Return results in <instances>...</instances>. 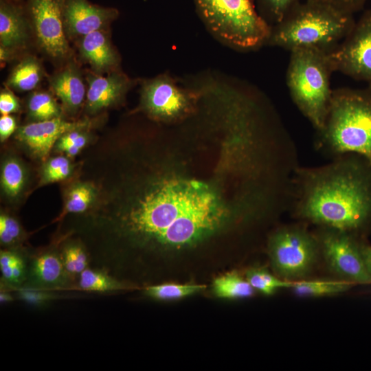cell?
Wrapping results in <instances>:
<instances>
[{"label": "cell", "mask_w": 371, "mask_h": 371, "mask_svg": "<svg viewBox=\"0 0 371 371\" xmlns=\"http://www.w3.org/2000/svg\"><path fill=\"white\" fill-rule=\"evenodd\" d=\"M199 98V91L182 87L165 74L144 81L141 89L142 108L152 117L165 122L189 115Z\"/></svg>", "instance_id": "ba28073f"}, {"label": "cell", "mask_w": 371, "mask_h": 371, "mask_svg": "<svg viewBox=\"0 0 371 371\" xmlns=\"http://www.w3.org/2000/svg\"><path fill=\"white\" fill-rule=\"evenodd\" d=\"M42 78L39 63L27 57L17 65L7 80V86L20 91H27L37 87Z\"/></svg>", "instance_id": "44dd1931"}, {"label": "cell", "mask_w": 371, "mask_h": 371, "mask_svg": "<svg viewBox=\"0 0 371 371\" xmlns=\"http://www.w3.org/2000/svg\"><path fill=\"white\" fill-rule=\"evenodd\" d=\"M205 284L165 283L146 285L144 294L158 300H171L184 298L202 291Z\"/></svg>", "instance_id": "cb8c5ba5"}, {"label": "cell", "mask_w": 371, "mask_h": 371, "mask_svg": "<svg viewBox=\"0 0 371 371\" xmlns=\"http://www.w3.org/2000/svg\"><path fill=\"white\" fill-rule=\"evenodd\" d=\"M51 87L68 109H77L84 100L85 87L74 67H68L55 76L51 80Z\"/></svg>", "instance_id": "e0dca14e"}, {"label": "cell", "mask_w": 371, "mask_h": 371, "mask_svg": "<svg viewBox=\"0 0 371 371\" xmlns=\"http://www.w3.org/2000/svg\"><path fill=\"white\" fill-rule=\"evenodd\" d=\"M93 198V191L87 185L74 187L69 193L65 210L67 212L82 213L87 210Z\"/></svg>", "instance_id": "f546056e"}, {"label": "cell", "mask_w": 371, "mask_h": 371, "mask_svg": "<svg viewBox=\"0 0 371 371\" xmlns=\"http://www.w3.org/2000/svg\"><path fill=\"white\" fill-rule=\"evenodd\" d=\"M290 210L303 222L357 236L371 224V163L349 153L323 166H300Z\"/></svg>", "instance_id": "7a4b0ae2"}, {"label": "cell", "mask_w": 371, "mask_h": 371, "mask_svg": "<svg viewBox=\"0 0 371 371\" xmlns=\"http://www.w3.org/2000/svg\"><path fill=\"white\" fill-rule=\"evenodd\" d=\"M212 291L219 298L243 299L253 296L256 291L246 278L233 271L216 278Z\"/></svg>", "instance_id": "ffe728a7"}, {"label": "cell", "mask_w": 371, "mask_h": 371, "mask_svg": "<svg viewBox=\"0 0 371 371\" xmlns=\"http://www.w3.org/2000/svg\"><path fill=\"white\" fill-rule=\"evenodd\" d=\"M290 52L286 80L291 98L319 131L324 125L333 93L330 76L334 71L329 52L300 48Z\"/></svg>", "instance_id": "5b68a950"}, {"label": "cell", "mask_w": 371, "mask_h": 371, "mask_svg": "<svg viewBox=\"0 0 371 371\" xmlns=\"http://www.w3.org/2000/svg\"><path fill=\"white\" fill-rule=\"evenodd\" d=\"M87 92V106L90 111H98L118 102L131 86L124 74L113 73L106 77L89 76Z\"/></svg>", "instance_id": "9a60e30c"}, {"label": "cell", "mask_w": 371, "mask_h": 371, "mask_svg": "<svg viewBox=\"0 0 371 371\" xmlns=\"http://www.w3.org/2000/svg\"><path fill=\"white\" fill-rule=\"evenodd\" d=\"M16 291L19 300L35 306L45 304L57 297L49 290L21 287Z\"/></svg>", "instance_id": "d6a6232c"}, {"label": "cell", "mask_w": 371, "mask_h": 371, "mask_svg": "<svg viewBox=\"0 0 371 371\" xmlns=\"http://www.w3.org/2000/svg\"><path fill=\"white\" fill-rule=\"evenodd\" d=\"M355 23L353 14L306 0L271 26L265 46L292 51L300 48L334 49Z\"/></svg>", "instance_id": "277c9868"}, {"label": "cell", "mask_w": 371, "mask_h": 371, "mask_svg": "<svg viewBox=\"0 0 371 371\" xmlns=\"http://www.w3.org/2000/svg\"><path fill=\"white\" fill-rule=\"evenodd\" d=\"M62 0H30L29 8L38 41L51 56H65L69 46L63 30Z\"/></svg>", "instance_id": "8fae6325"}, {"label": "cell", "mask_w": 371, "mask_h": 371, "mask_svg": "<svg viewBox=\"0 0 371 371\" xmlns=\"http://www.w3.org/2000/svg\"><path fill=\"white\" fill-rule=\"evenodd\" d=\"M26 36L25 23L19 9L1 0V45L10 49L19 47L24 43Z\"/></svg>", "instance_id": "ac0fdd59"}, {"label": "cell", "mask_w": 371, "mask_h": 371, "mask_svg": "<svg viewBox=\"0 0 371 371\" xmlns=\"http://www.w3.org/2000/svg\"><path fill=\"white\" fill-rule=\"evenodd\" d=\"M131 286L101 269L87 267L78 276L76 287L85 291L112 293L130 289Z\"/></svg>", "instance_id": "d6986e66"}, {"label": "cell", "mask_w": 371, "mask_h": 371, "mask_svg": "<svg viewBox=\"0 0 371 371\" xmlns=\"http://www.w3.org/2000/svg\"><path fill=\"white\" fill-rule=\"evenodd\" d=\"M3 282L12 289L21 287L27 277V262L18 253L3 250L0 253Z\"/></svg>", "instance_id": "603a6c76"}, {"label": "cell", "mask_w": 371, "mask_h": 371, "mask_svg": "<svg viewBox=\"0 0 371 371\" xmlns=\"http://www.w3.org/2000/svg\"><path fill=\"white\" fill-rule=\"evenodd\" d=\"M316 133L315 146L324 155L357 154L371 163V89L333 90L324 125Z\"/></svg>", "instance_id": "3957f363"}, {"label": "cell", "mask_w": 371, "mask_h": 371, "mask_svg": "<svg viewBox=\"0 0 371 371\" xmlns=\"http://www.w3.org/2000/svg\"><path fill=\"white\" fill-rule=\"evenodd\" d=\"M19 102L14 95L8 90H3L0 94V112L8 115L18 110Z\"/></svg>", "instance_id": "d590c367"}, {"label": "cell", "mask_w": 371, "mask_h": 371, "mask_svg": "<svg viewBox=\"0 0 371 371\" xmlns=\"http://www.w3.org/2000/svg\"><path fill=\"white\" fill-rule=\"evenodd\" d=\"M315 234L321 254L334 273L352 282H371L357 236L328 227H319Z\"/></svg>", "instance_id": "30bf717a"}, {"label": "cell", "mask_w": 371, "mask_h": 371, "mask_svg": "<svg viewBox=\"0 0 371 371\" xmlns=\"http://www.w3.org/2000/svg\"><path fill=\"white\" fill-rule=\"evenodd\" d=\"M360 247L365 265L371 277V246L361 243Z\"/></svg>", "instance_id": "74e56055"}, {"label": "cell", "mask_w": 371, "mask_h": 371, "mask_svg": "<svg viewBox=\"0 0 371 371\" xmlns=\"http://www.w3.org/2000/svg\"><path fill=\"white\" fill-rule=\"evenodd\" d=\"M21 229L14 218L1 214L0 216V240L1 244L10 245L16 243L21 238Z\"/></svg>", "instance_id": "1f68e13d"}, {"label": "cell", "mask_w": 371, "mask_h": 371, "mask_svg": "<svg viewBox=\"0 0 371 371\" xmlns=\"http://www.w3.org/2000/svg\"><path fill=\"white\" fill-rule=\"evenodd\" d=\"M330 6L344 13L353 14L362 10L368 0H308Z\"/></svg>", "instance_id": "836d02e7"}, {"label": "cell", "mask_w": 371, "mask_h": 371, "mask_svg": "<svg viewBox=\"0 0 371 371\" xmlns=\"http://www.w3.org/2000/svg\"><path fill=\"white\" fill-rule=\"evenodd\" d=\"M70 171V162L68 159L58 156L47 164L44 169V179L47 182L59 181L67 177Z\"/></svg>", "instance_id": "4dcf8cb0"}, {"label": "cell", "mask_w": 371, "mask_h": 371, "mask_svg": "<svg viewBox=\"0 0 371 371\" xmlns=\"http://www.w3.org/2000/svg\"><path fill=\"white\" fill-rule=\"evenodd\" d=\"M329 58L334 71L364 82L371 89V9L366 10Z\"/></svg>", "instance_id": "9c48e42d"}, {"label": "cell", "mask_w": 371, "mask_h": 371, "mask_svg": "<svg viewBox=\"0 0 371 371\" xmlns=\"http://www.w3.org/2000/svg\"><path fill=\"white\" fill-rule=\"evenodd\" d=\"M30 115L37 121L58 117L60 109L53 97L47 92H34L28 100Z\"/></svg>", "instance_id": "484cf974"}, {"label": "cell", "mask_w": 371, "mask_h": 371, "mask_svg": "<svg viewBox=\"0 0 371 371\" xmlns=\"http://www.w3.org/2000/svg\"><path fill=\"white\" fill-rule=\"evenodd\" d=\"M15 119L8 115H2L0 117V137L1 141L9 137L16 130Z\"/></svg>", "instance_id": "8d00e7d4"}, {"label": "cell", "mask_w": 371, "mask_h": 371, "mask_svg": "<svg viewBox=\"0 0 371 371\" xmlns=\"http://www.w3.org/2000/svg\"><path fill=\"white\" fill-rule=\"evenodd\" d=\"M2 288V287H1ZM14 300L13 296L8 291V289L5 290L4 288L1 289L0 302L1 303H8Z\"/></svg>", "instance_id": "f35d334b"}, {"label": "cell", "mask_w": 371, "mask_h": 371, "mask_svg": "<svg viewBox=\"0 0 371 371\" xmlns=\"http://www.w3.org/2000/svg\"><path fill=\"white\" fill-rule=\"evenodd\" d=\"M208 30L225 45L238 50L265 46L269 25L251 0H195Z\"/></svg>", "instance_id": "8992f818"}, {"label": "cell", "mask_w": 371, "mask_h": 371, "mask_svg": "<svg viewBox=\"0 0 371 371\" xmlns=\"http://www.w3.org/2000/svg\"><path fill=\"white\" fill-rule=\"evenodd\" d=\"M251 221L249 211L224 203L212 186L201 181L162 178L115 220L116 235L138 250L122 272L140 281L153 255L190 249L224 227Z\"/></svg>", "instance_id": "6da1fadb"}, {"label": "cell", "mask_w": 371, "mask_h": 371, "mask_svg": "<svg viewBox=\"0 0 371 371\" xmlns=\"http://www.w3.org/2000/svg\"><path fill=\"white\" fill-rule=\"evenodd\" d=\"M87 122H67L60 117L37 121L19 128L17 138L38 157L44 159L64 134L87 126Z\"/></svg>", "instance_id": "4fadbf2b"}, {"label": "cell", "mask_w": 371, "mask_h": 371, "mask_svg": "<svg viewBox=\"0 0 371 371\" xmlns=\"http://www.w3.org/2000/svg\"><path fill=\"white\" fill-rule=\"evenodd\" d=\"M10 49L1 46L0 47V58L1 61H5L10 57Z\"/></svg>", "instance_id": "ab89813d"}, {"label": "cell", "mask_w": 371, "mask_h": 371, "mask_svg": "<svg viewBox=\"0 0 371 371\" xmlns=\"http://www.w3.org/2000/svg\"><path fill=\"white\" fill-rule=\"evenodd\" d=\"M76 281L67 272L62 255L45 251L27 262V277L21 287L44 290L76 287ZM21 288V287H20Z\"/></svg>", "instance_id": "7c38bea8"}, {"label": "cell", "mask_w": 371, "mask_h": 371, "mask_svg": "<svg viewBox=\"0 0 371 371\" xmlns=\"http://www.w3.org/2000/svg\"><path fill=\"white\" fill-rule=\"evenodd\" d=\"M1 183L6 193L12 196L20 192L24 183V172L18 161L10 159L5 163L2 169Z\"/></svg>", "instance_id": "f1b7e54d"}, {"label": "cell", "mask_w": 371, "mask_h": 371, "mask_svg": "<svg viewBox=\"0 0 371 371\" xmlns=\"http://www.w3.org/2000/svg\"><path fill=\"white\" fill-rule=\"evenodd\" d=\"M260 15L271 26L282 20L300 0H258Z\"/></svg>", "instance_id": "83f0119b"}, {"label": "cell", "mask_w": 371, "mask_h": 371, "mask_svg": "<svg viewBox=\"0 0 371 371\" xmlns=\"http://www.w3.org/2000/svg\"><path fill=\"white\" fill-rule=\"evenodd\" d=\"M354 282L348 280H299L293 282V291L300 297H323L348 291Z\"/></svg>", "instance_id": "7402d4cb"}, {"label": "cell", "mask_w": 371, "mask_h": 371, "mask_svg": "<svg viewBox=\"0 0 371 371\" xmlns=\"http://www.w3.org/2000/svg\"><path fill=\"white\" fill-rule=\"evenodd\" d=\"M80 49L82 56L96 70L109 69L118 63L117 56L109 40L101 30L82 36Z\"/></svg>", "instance_id": "2e32d148"}, {"label": "cell", "mask_w": 371, "mask_h": 371, "mask_svg": "<svg viewBox=\"0 0 371 371\" xmlns=\"http://www.w3.org/2000/svg\"><path fill=\"white\" fill-rule=\"evenodd\" d=\"M78 130L80 129L74 130L64 134L59 139L58 148L63 150L65 147L75 146L82 149L87 143V137Z\"/></svg>", "instance_id": "e575fe53"}, {"label": "cell", "mask_w": 371, "mask_h": 371, "mask_svg": "<svg viewBox=\"0 0 371 371\" xmlns=\"http://www.w3.org/2000/svg\"><path fill=\"white\" fill-rule=\"evenodd\" d=\"M267 252L277 276L291 282L305 280L321 254L318 238L302 225L276 228L267 240Z\"/></svg>", "instance_id": "52a82bcc"}, {"label": "cell", "mask_w": 371, "mask_h": 371, "mask_svg": "<svg viewBox=\"0 0 371 371\" xmlns=\"http://www.w3.org/2000/svg\"><path fill=\"white\" fill-rule=\"evenodd\" d=\"M67 272L76 281L80 273L90 267L88 252L80 245H67L61 254Z\"/></svg>", "instance_id": "4316f807"}, {"label": "cell", "mask_w": 371, "mask_h": 371, "mask_svg": "<svg viewBox=\"0 0 371 371\" xmlns=\"http://www.w3.org/2000/svg\"><path fill=\"white\" fill-rule=\"evenodd\" d=\"M245 276L255 291L267 295L282 289L291 288L293 283L274 276L262 267L250 268L246 271Z\"/></svg>", "instance_id": "d4e9b609"}, {"label": "cell", "mask_w": 371, "mask_h": 371, "mask_svg": "<svg viewBox=\"0 0 371 371\" xmlns=\"http://www.w3.org/2000/svg\"><path fill=\"white\" fill-rule=\"evenodd\" d=\"M117 14L115 9L92 5L87 0H65L64 23L70 33L85 36L101 30Z\"/></svg>", "instance_id": "5bb4252c"}]
</instances>
